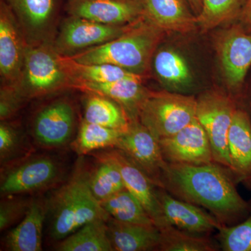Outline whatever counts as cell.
I'll use <instances>...</instances> for the list:
<instances>
[{"label": "cell", "instance_id": "36", "mask_svg": "<svg viewBox=\"0 0 251 251\" xmlns=\"http://www.w3.org/2000/svg\"><path fill=\"white\" fill-rule=\"evenodd\" d=\"M186 1L194 14L196 16H198L202 9V0H186Z\"/></svg>", "mask_w": 251, "mask_h": 251}, {"label": "cell", "instance_id": "4", "mask_svg": "<svg viewBox=\"0 0 251 251\" xmlns=\"http://www.w3.org/2000/svg\"><path fill=\"white\" fill-rule=\"evenodd\" d=\"M74 80L53 43L28 45L22 73L17 83L8 89L24 105L28 100L72 89Z\"/></svg>", "mask_w": 251, "mask_h": 251}, {"label": "cell", "instance_id": "7", "mask_svg": "<svg viewBox=\"0 0 251 251\" xmlns=\"http://www.w3.org/2000/svg\"><path fill=\"white\" fill-rule=\"evenodd\" d=\"M237 108L235 99L221 90L206 91L197 98L196 117L210 142L214 161L229 171L227 138Z\"/></svg>", "mask_w": 251, "mask_h": 251}, {"label": "cell", "instance_id": "14", "mask_svg": "<svg viewBox=\"0 0 251 251\" xmlns=\"http://www.w3.org/2000/svg\"><path fill=\"white\" fill-rule=\"evenodd\" d=\"M70 16L108 25H127L145 16L143 0H67Z\"/></svg>", "mask_w": 251, "mask_h": 251}, {"label": "cell", "instance_id": "34", "mask_svg": "<svg viewBox=\"0 0 251 251\" xmlns=\"http://www.w3.org/2000/svg\"><path fill=\"white\" fill-rule=\"evenodd\" d=\"M33 198L28 196H9L1 197L0 202V230L1 232L21 222L27 214Z\"/></svg>", "mask_w": 251, "mask_h": 251}, {"label": "cell", "instance_id": "22", "mask_svg": "<svg viewBox=\"0 0 251 251\" xmlns=\"http://www.w3.org/2000/svg\"><path fill=\"white\" fill-rule=\"evenodd\" d=\"M107 225L114 251H158L161 232L156 226L128 224L112 218Z\"/></svg>", "mask_w": 251, "mask_h": 251}, {"label": "cell", "instance_id": "18", "mask_svg": "<svg viewBox=\"0 0 251 251\" xmlns=\"http://www.w3.org/2000/svg\"><path fill=\"white\" fill-rule=\"evenodd\" d=\"M47 216V198H33L24 219L5 236L2 242L5 250L42 251L43 227Z\"/></svg>", "mask_w": 251, "mask_h": 251}, {"label": "cell", "instance_id": "23", "mask_svg": "<svg viewBox=\"0 0 251 251\" xmlns=\"http://www.w3.org/2000/svg\"><path fill=\"white\" fill-rule=\"evenodd\" d=\"M92 155L97 163L93 168H90L89 184L98 201L100 202L126 189L118 165L106 151H95Z\"/></svg>", "mask_w": 251, "mask_h": 251}, {"label": "cell", "instance_id": "28", "mask_svg": "<svg viewBox=\"0 0 251 251\" xmlns=\"http://www.w3.org/2000/svg\"><path fill=\"white\" fill-rule=\"evenodd\" d=\"M123 133L82 120L70 148L80 156L99 150L115 148Z\"/></svg>", "mask_w": 251, "mask_h": 251}, {"label": "cell", "instance_id": "20", "mask_svg": "<svg viewBox=\"0 0 251 251\" xmlns=\"http://www.w3.org/2000/svg\"><path fill=\"white\" fill-rule=\"evenodd\" d=\"M142 82L143 80H122L105 83L76 82L72 89L112 99L121 105L131 121L138 119L140 105L151 91L144 87Z\"/></svg>", "mask_w": 251, "mask_h": 251}, {"label": "cell", "instance_id": "17", "mask_svg": "<svg viewBox=\"0 0 251 251\" xmlns=\"http://www.w3.org/2000/svg\"><path fill=\"white\" fill-rule=\"evenodd\" d=\"M105 151L118 165L126 188L143 204L155 226L158 229L166 226L157 198L158 186L121 150L112 148Z\"/></svg>", "mask_w": 251, "mask_h": 251}, {"label": "cell", "instance_id": "32", "mask_svg": "<svg viewBox=\"0 0 251 251\" xmlns=\"http://www.w3.org/2000/svg\"><path fill=\"white\" fill-rule=\"evenodd\" d=\"M34 152L31 144L17 127L6 121L0 124V164Z\"/></svg>", "mask_w": 251, "mask_h": 251}, {"label": "cell", "instance_id": "12", "mask_svg": "<svg viewBox=\"0 0 251 251\" xmlns=\"http://www.w3.org/2000/svg\"><path fill=\"white\" fill-rule=\"evenodd\" d=\"M158 141L167 163L186 165L216 163L207 135L196 117L176 134Z\"/></svg>", "mask_w": 251, "mask_h": 251}, {"label": "cell", "instance_id": "30", "mask_svg": "<svg viewBox=\"0 0 251 251\" xmlns=\"http://www.w3.org/2000/svg\"><path fill=\"white\" fill-rule=\"evenodd\" d=\"M158 251H216L217 246L206 235H198L185 232L166 225L160 228Z\"/></svg>", "mask_w": 251, "mask_h": 251}, {"label": "cell", "instance_id": "33", "mask_svg": "<svg viewBox=\"0 0 251 251\" xmlns=\"http://www.w3.org/2000/svg\"><path fill=\"white\" fill-rule=\"evenodd\" d=\"M249 215L234 226L223 225L218 229L216 239L224 251H251V201Z\"/></svg>", "mask_w": 251, "mask_h": 251}, {"label": "cell", "instance_id": "1", "mask_svg": "<svg viewBox=\"0 0 251 251\" xmlns=\"http://www.w3.org/2000/svg\"><path fill=\"white\" fill-rule=\"evenodd\" d=\"M233 175L218 164H176L167 163L161 188L172 196L209 211L225 226L244 221L249 213V202L236 188Z\"/></svg>", "mask_w": 251, "mask_h": 251}, {"label": "cell", "instance_id": "6", "mask_svg": "<svg viewBox=\"0 0 251 251\" xmlns=\"http://www.w3.org/2000/svg\"><path fill=\"white\" fill-rule=\"evenodd\" d=\"M197 98L168 91H150L138 119L157 140L168 138L196 119Z\"/></svg>", "mask_w": 251, "mask_h": 251}, {"label": "cell", "instance_id": "11", "mask_svg": "<svg viewBox=\"0 0 251 251\" xmlns=\"http://www.w3.org/2000/svg\"><path fill=\"white\" fill-rule=\"evenodd\" d=\"M215 46L226 83L237 92L251 66V34L239 27L228 28L216 36Z\"/></svg>", "mask_w": 251, "mask_h": 251}, {"label": "cell", "instance_id": "37", "mask_svg": "<svg viewBox=\"0 0 251 251\" xmlns=\"http://www.w3.org/2000/svg\"><path fill=\"white\" fill-rule=\"evenodd\" d=\"M241 183H242L249 189H251V175L243 179Z\"/></svg>", "mask_w": 251, "mask_h": 251}, {"label": "cell", "instance_id": "2", "mask_svg": "<svg viewBox=\"0 0 251 251\" xmlns=\"http://www.w3.org/2000/svg\"><path fill=\"white\" fill-rule=\"evenodd\" d=\"M89 171L84 156H80L70 176L47 198L50 234L53 240H62L91 221L111 218L91 191Z\"/></svg>", "mask_w": 251, "mask_h": 251}, {"label": "cell", "instance_id": "5", "mask_svg": "<svg viewBox=\"0 0 251 251\" xmlns=\"http://www.w3.org/2000/svg\"><path fill=\"white\" fill-rule=\"evenodd\" d=\"M67 179L65 166L57 157L34 151L1 166V197L50 191Z\"/></svg>", "mask_w": 251, "mask_h": 251}, {"label": "cell", "instance_id": "8", "mask_svg": "<svg viewBox=\"0 0 251 251\" xmlns=\"http://www.w3.org/2000/svg\"><path fill=\"white\" fill-rule=\"evenodd\" d=\"M76 110L72 101L59 99L36 112L30 125V135L36 146L47 150L70 146L75 137Z\"/></svg>", "mask_w": 251, "mask_h": 251}, {"label": "cell", "instance_id": "13", "mask_svg": "<svg viewBox=\"0 0 251 251\" xmlns=\"http://www.w3.org/2000/svg\"><path fill=\"white\" fill-rule=\"evenodd\" d=\"M28 44L12 10L0 2V74L1 87L17 83L24 65Z\"/></svg>", "mask_w": 251, "mask_h": 251}, {"label": "cell", "instance_id": "31", "mask_svg": "<svg viewBox=\"0 0 251 251\" xmlns=\"http://www.w3.org/2000/svg\"><path fill=\"white\" fill-rule=\"evenodd\" d=\"M247 0H202L198 26L202 31L219 27L241 15Z\"/></svg>", "mask_w": 251, "mask_h": 251}, {"label": "cell", "instance_id": "24", "mask_svg": "<svg viewBox=\"0 0 251 251\" xmlns=\"http://www.w3.org/2000/svg\"><path fill=\"white\" fill-rule=\"evenodd\" d=\"M83 120L123 133L128 129L130 123L129 117L120 104L95 94H87Z\"/></svg>", "mask_w": 251, "mask_h": 251}, {"label": "cell", "instance_id": "3", "mask_svg": "<svg viewBox=\"0 0 251 251\" xmlns=\"http://www.w3.org/2000/svg\"><path fill=\"white\" fill-rule=\"evenodd\" d=\"M165 34L145 16L118 37L68 57L83 64H112L145 76Z\"/></svg>", "mask_w": 251, "mask_h": 251}, {"label": "cell", "instance_id": "25", "mask_svg": "<svg viewBox=\"0 0 251 251\" xmlns=\"http://www.w3.org/2000/svg\"><path fill=\"white\" fill-rule=\"evenodd\" d=\"M55 250L59 251H113L105 220L87 223L59 241Z\"/></svg>", "mask_w": 251, "mask_h": 251}, {"label": "cell", "instance_id": "15", "mask_svg": "<svg viewBox=\"0 0 251 251\" xmlns=\"http://www.w3.org/2000/svg\"><path fill=\"white\" fill-rule=\"evenodd\" d=\"M12 10L28 45L53 43L54 0H2Z\"/></svg>", "mask_w": 251, "mask_h": 251}, {"label": "cell", "instance_id": "27", "mask_svg": "<svg viewBox=\"0 0 251 251\" xmlns=\"http://www.w3.org/2000/svg\"><path fill=\"white\" fill-rule=\"evenodd\" d=\"M151 63L157 77L170 88L181 89L191 82L187 62L176 51L171 49L157 50Z\"/></svg>", "mask_w": 251, "mask_h": 251}, {"label": "cell", "instance_id": "10", "mask_svg": "<svg viewBox=\"0 0 251 251\" xmlns=\"http://www.w3.org/2000/svg\"><path fill=\"white\" fill-rule=\"evenodd\" d=\"M115 148L123 151L153 184L161 188L167 162L162 155L158 140L138 119L130 121L128 129L122 135Z\"/></svg>", "mask_w": 251, "mask_h": 251}, {"label": "cell", "instance_id": "35", "mask_svg": "<svg viewBox=\"0 0 251 251\" xmlns=\"http://www.w3.org/2000/svg\"><path fill=\"white\" fill-rule=\"evenodd\" d=\"M240 16L243 22L251 29V0H247Z\"/></svg>", "mask_w": 251, "mask_h": 251}, {"label": "cell", "instance_id": "21", "mask_svg": "<svg viewBox=\"0 0 251 251\" xmlns=\"http://www.w3.org/2000/svg\"><path fill=\"white\" fill-rule=\"evenodd\" d=\"M145 16L166 32L187 34L197 28V16L186 0H143Z\"/></svg>", "mask_w": 251, "mask_h": 251}, {"label": "cell", "instance_id": "26", "mask_svg": "<svg viewBox=\"0 0 251 251\" xmlns=\"http://www.w3.org/2000/svg\"><path fill=\"white\" fill-rule=\"evenodd\" d=\"M62 59L74 79V84L76 82L105 83L122 80H143L145 78L144 75H138L112 64H83L64 56H62Z\"/></svg>", "mask_w": 251, "mask_h": 251}, {"label": "cell", "instance_id": "9", "mask_svg": "<svg viewBox=\"0 0 251 251\" xmlns=\"http://www.w3.org/2000/svg\"><path fill=\"white\" fill-rule=\"evenodd\" d=\"M129 25H108L70 16L61 25L54 37L53 46L60 55L70 57L118 37Z\"/></svg>", "mask_w": 251, "mask_h": 251}, {"label": "cell", "instance_id": "29", "mask_svg": "<svg viewBox=\"0 0 251 251\" xmlns=\"http://www.w3.org/2000/svg\"><path fill=\"white\" fill-rule=\"evenodd\" d=\"M100 204L112 219L128 224L155 226L143 204L127 189L100 201Z\"/></svg>", "mask_w": 251, "mask_h": 251}, {"label": "cell", "instance_id": "16", "mask_svg": "<svg viewBox=\"0 0 251 251\" xmlns=\"http://www.w3.org/2000/svg\"><path fill=\"white\" fill-rule=\"evenodd\" d=\"M156 194L166 226L198 235L217 231L223 226L211 213L174 197L164 188L157 187Z\"/></svg>", "mask_w": 251, "mask_h": 251}, {"label": "cell", "instance_id": "19", "mask_svg": "<svg viewBox=\"0 0 251 251\" xmlns=\"http://www.w3.org/2000/svg\"><path fill=\"white\" fill-rule=\"evenodd\" d=\"M227 148L230 168L236 182L251 175V118L245 109L238 106L229 128Z\"/></svg>", "mask_w": 251, "mask_h": 251}]
</instances>
